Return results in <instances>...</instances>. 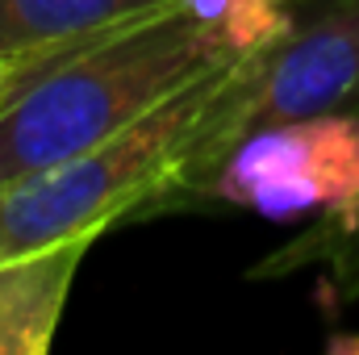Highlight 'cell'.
Wrapping results in <instances>:
<instances>
[{
  "label": "cell",
  "mask_w": 359,
  "mask_h": 355,
  "mask_svg": "<svg viewBox=\"0 0 359 355\" xmlns=\"http://www.w3.org/2000/svg\"><path fill=\"white\" fill-rule=\"evenodd\" d=\"M230 67L234 63L196 76L147 117L88 151L0 184V260L80 234L100 239L126 213L176 192L230 80Z\"/></svg>",
  "instance_id": "7a4b0ae2"
},
{
  "label": "cell",
  "mask_w": 359,
  "mask_h": 355,
  "mask_svg": "<svg viewBox=\"0 0 359 355\" xmlns=\"http://www.w3.org/2000/svg\"><path fill=\"white\" fill-rule=\"evenodd\" d=\"M168 0H0V55L72 46Z\"/></svg>",
  "instance_id": "5b68a950"
},
{
  "label": "cell",
  "mask_w": 359,
  "mask_h": 355,
  "mask_svg": "<svg viewBox=\"0 0 359 355\" xmlns=\"http://www.w3.org/2000/svg\"><path fill=\"white\" fill-rule=\"evenodd\" d=\"M96 234L63 239L0 260V355H46L55 347L76 272Z\"/></svg>",
  "instance_id": "277c9868"
},
{
  "label": "cell",
  "mask_w": 359,
  "mask_h": 355,
  "mask_svg": "<svg viewBox=\"0 0 359 355\" xmlns=\"http://www.w3.org/2000/svg\"><path fill=\"white\" fill-rule=\"evenodd\" d=\"M196 196L271 222L322 217L318 239L343 247L359 230V113L292 117L238 138Z\"/></svg>",
  "instance_id": "3957f363"
},
{
  "label": "cell",
  "mask_w": 359,
  "mask_h": 355,
  "mask_svg": "<svg viewBox=\"0 0 359 355\" xmlns=\"http://www.w3.org/2000/svg\"><path fill=\"white\" fill-rule=\"evenodd\" d=\"M25 88V63L17 55H0V113L21 96Z\"/></svg>",
  "instance_id": "8992f818"
},
{
  "label": "cell",
  "mask_w": 359,
  "mask_h": 355,
  "mask_svg": "<svg viewBox=\"0 0 359 355\" xmlns=\"http://www.w3.org/2000/svg\"><path fill=\"white\" fill-rule=\"evenodd\" d=\"M17 59L25 63V88L0 113V184L88 151L196 76L238 63L188 0Z\"/></svg>",
  "instance_id": "6da1fadb"
},
{
  "label": "cell",
  "mask_w": 359,
  "mask_h": 355,
  "mask_svg": "<svg viewBox=\"0 0 359 355\" xmlns=\"http://www.w3.org/2000/svg\"><path fill=\"white\" fill-rule=\"evenodd\" d=\"M339 255H343V276H339V284H343V293H347V297H355V293H359V230L343 243V251H339Z\"/></svg>",
  "instance_id": "52a82bcc"
}]
</instances>
